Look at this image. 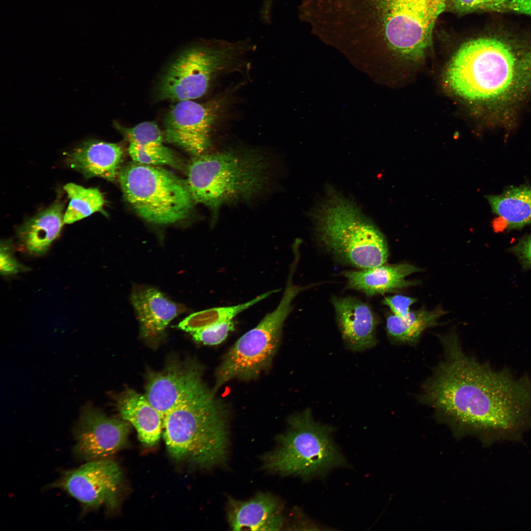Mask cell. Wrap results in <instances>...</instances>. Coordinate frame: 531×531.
Masks as SVG:
<instances>
[{
    "instance_id": "2",
    "label": "cell",
    "mask_w": 531,
    "mask_h": 531,
    "mask_svg": "<svg viewBox=\"0 0 531 531\" xmlns=\"http://www.w3.org/2000/svg\"><path fill=\"white\" fill-rule=\"evenodd\" d=\"M448 0H304L311 32L350 55L423 58Z\"/></svg>"
},
{
    "instance_id": "23",
    "label": "cell",
    "mask_w": 531,
    "mask_h": 531,
    "mask_svg": "<svg viewBox=\"0 0 531 531\" xmlns=\"http://www.w3.org/2000/svg\"><path fill=\"white\" fill-rule=\"evenodd\" d=\"M493 212L505 228L520 229L531 224V187H511L499 195L487 197Z\"/></svg>"
},
{
    "instance_id": "26",
    "label": "cell",
    "mask_w": 531,
    "mask_h": 531,
    "mask_svg": "<svg viewBox=\"0 0 531 531\" xmlns=\"http://www.w3.org/2000/svg\"><path fill=\"white\" fill-rule=\"evenodd\" d=\"M446 10L459 15L482 11L531 17V0H448Z\"/></svg>"
},
{
    "instance_id": "29",
    "label": "cell",
    "mask_w": 531,
    "mask_h": 531,
    "mask_svg": "<svg viewBox=\"0 0 531 531\" xmlns=\"http://www.w3.org/2000/svg\"><path fill=\"white\" fill-rule=\"evenodd\" d=\"M235 330L232 320L215 324L203 329L190 332L193 339L207 345H215L222 343L229 332Z\"/></svg>"
},
{
    "instance_id": "13",
    "label": "cell",
    "mask_w": 531,
    "mask_h": 531,
    "mask_svg": "<svg viewBox=\"0 0 531 531\" xmlns=\"http://www.w3.org/2000/svg\"><path fill=\"white\" fill-rule=\"evenodd\" d=\"M216 117L212 105L191 100L177 102L165 117L164 138L193 156L205 153L210 146Z\"/></svg>"
},
{
    "instance_id": "30",
    "label": "cell",
    "mask_w": 531,
    "mask_h": 531,
    "mask_svg": "<svg viewBox=\"0 0 531 531\" xmlns=\"http://www.w3.org/2000/svg\"><path fill=\"white\" fill-rule=\"evenodd\" d=\"M0 271L4 276L14 275L27 269L15 257L12 244L8 240H1L0 253Z\"/></svg>"
},
{
    "instance_id": "12",
    "label": "cell",
    "mask_w": 531,
    "mask_h": 531,
    "mask_svg": "<svg viewBox=\"0 0 531 531\" xmlns=\"http://www.w3.org/2000/svg\"><path fill=\"white\" fill-rule=\"evenodd\" d=\"M130 430L128 421L107 417L88 403L74 429V452L88 461L107 459L125 445Z\"/></svg>"
},
{
    "instance_id": "33",
    "label": "cell",
    "mask_w": 531,
    "mask_h": 531,
    "mask_svg": "<svg viewBox=\"0 0 531 531\" xmlns=\"http://www.w3.org/2000/svg\"><path fill=\"white\" fill-rule=\"evenodd\" d=\"M272 0H266L264 8V16H267L269 13V8Z\"/></svg>"
},
{
    "instance_id": "11",
    "label": "cell",
    "mask_w": 531,
    "mask_h": 531,
    "mask_svg": "<svg viewBox=\"0 0 531 531\" xmlns=\"http://www.w3.org/2000/svg\"><path fill=\"white\" fill-rule=\"evenodd\" d=\"M121 471L107 459L88 461L79 468L64 472L51 487L63 490L86 509L101 505L113 507L116 503Z\"/></svg>"
},
{
    "instance_id": "24",
    "label": "cell",
    "mask_w": 531,
    "mask_h": 531,
    "mask_svg": "<svg viewBox=\"0 0 531 531\" xmlns=\"http://www.w3.org/2000/svg\"><path fill=\"white\" fill-rule=\"evenodd\" d=\"M70 200L64 212V222L71 224L96 212L104 213V197L96 188H85L73 183L63 186Z\"/></svg>"
},
{
    "instance_id": "22",
    "label": "cell",
    "mask_w": 531,
    "mask_h": 531,
    "mask_svg": "<svg viewBox=\"0 0 531 531\" xmlns=\"http://www.w3.org/2000/svg\"><path fill=\"white\" fill-rule=\"evenodd\" d=\"M445 313L437 307L431 311L423 308L410 311L405 317L389 313L386 320L387 335L393 344L416 346L424 331L438 325L440 318Z\"/></svg>"
},
{
    "instance_id": "10",
    "label": "cell",
    "mask_w": 531,
    "mask_h": 531,
    "mask_svg": "<svg viewBox=\"0 0 531 531\" xmlns=\"http://www.w3.org/2000/svg\"><path fill=\"white\" fill-rule=\"evenodd\" d=\"M234 47L195 45L182 50L162 77L158 98L179 102L204 95L214 76L233 56Z\"/></svg>"
},
{
    "instance_id": "1",
    "label": "cell",
    "mask_w": 531,
    "mask_h": 531,
    "mask_svg": "<svg viewBox=\"0 0 531 531\" xmlns=\"http://www.w3.org/2000/svg\"><path fill=\"white\" fill-rule=\"evenodd\" d=\"M443 357L423 382L419 401L457 437L516 433L531 421V379L495 370L469 356L454 330L438 335Z\"/></svg>"
},
{
    "instance_id": "7",
    "label": "cell",
    "mask_w": 531,
    "mask_h": 531,
    "mask_svg": "<svg viewBox=\"0 0 531 531\" xmlns=\"http://www.w3.org/2000/svg\"><path fill=\"white\" fill-rule=\"evenodd\" d=\"M288 423L275 448L262 457L264 470L308 480L348 465L333 439V428L315 421L310 410L292 416Z\"/></svg>"
},
{
    "instance_id": "6",
    "label": "cell",
    "mask_w": 531,
    "mask_h": 531,
    "mask_svg": "<svg viewBox=\"0 0 531 531\" xmlns=\"http://www.w3.org/2000/svg\"><path fill=\"white\" fill-rule=\"evenodd\" d=\"M312 217L319 243L340 262L360 269L386 262L388 246L382 233L353 202L334 189H327Z\"/></svg>"
},
{
    "instance_id": "16",
    "label": "cell",
    "mask_w": 531,
    "mask_h": 531,
    "mask_svg": "<svg viewBox=\"0 0 531 531\" xmlns=\"http://www.w3.org/2000/svg\"><path fill=\"white\" fill-rule=\"evenodd\" d=\"M131 301L139 322L141 336L150 342L160 339L170 322L185 310L184 306L172 301L153 287L134 288Z\"/></svg>"
},
{
    "instance_id": "14",
    "label": "cell",
    "mask_w": 531,
    "mask_h": 531,
    "mask_svg": "<svg viewBox=\"0 0 531 531\" xmlns=\"http://www.w3.org/2000/svg\"><path fill=\"white\" fill-rule=\"evenodd\" d=\"M205 386L197 365L193 363H176L161 372L149 374L145 396L163 420L171 410Z\"/></svg>"
},
{
    "instance_id": "3",
    "label": "cell",
    "mask_w": 531,
    "mask_h": 531,
    "mask_svg": "<svg viewBox=\"0 0 531 531\" xmlns=\"http://www.w3.org/2000/svg\"><path fill=\"white\" fill-rule=\"evenodd\" d=\"M445 79L457 95L491 105L502 122L531 88V52L517 34L500 27L463 44Z\"/></svg>"
},
{
    "instance_id": "9",
    "label": "cell",
    "mask_w": 531,
    "mask_h": 531,
    "mask_svg": "<svg viewBox=\"0 0 531 531\" xmlns=\"http://www.w3.org/2000/svg\"><path fill=\"white\" fill-rule=\"evenodd\" d=\"M290 273L277 307L258 324L240 337L228 353L216 372L214 392L230 380L256 378L270 365L279 346L284 323L295 297L306 288L294 285Z\"/></svg>"
},
{
    "instance_id": "8",
    "label": "cell",
    "mask_w": 531,
    "mask_h": 531,
    "mask_svg": "<svg viewBox=\"0 0 531 531\" xmlns=\"http://www.w3.org/2000/svg\"><path fill=\"white\" fill-rule=\"evenodd\" d=\"M118 177L126 201L149 222L174 223L193 208L195 202L185 180L164 168L134 162L121 169Z\"/></svg>"
},
{
    "instance_id": "17",
    "label": "cell",
    "mask_w": 531,
    "mask_h": 531,
    "mask_svg": "<svg viewBox=\"0 0 531 531\" xmlns=\"http://www.w3.org/2000/svg\"><path fill=\"white\" fill-rule=\"evenodd\" d=\"M342 337L351 350L361 351L377 343V319L371 308L354 297H334L331 300Z\"/></svg>"
},
{
    "instance_id": "31",
    "label": "cell",
    "mask_w": 531,
    "mask_h": 531,
    "mask_svg": "<svg viewBox=\"0 0 531 531\" xmlns=\"http://www.w3.org/2000/svg\"><path fill=\"white\" fill-rule=\"evenodd\" d=\"M416 301L415 298L396 295L385 297L382 303L389 307L393 314L400 317H405L410 311V306Z\"/></svg>"
},
{
    "instance_id": "32",
    "label": "cell",
    "mask_w": 531,
    "mask_h": 531,
    "mask_svg": "<svg viewBox=\"0 0 531 531\" xmlns=\"http://www.w3.org/2000/svg\"><path fill=\"white\" fill-rule=\"evenodd\" d=\"M512 250L525 266L531 268V234L519 240Z\"/></svg>"
},
{
    "instance_id": "18",
    "label": "cell",
    "mask_w": 531,
    "mask_h": 531,
    "mask_svg": "<svg viewBox=\"0 0 531 531\" xmlns=\"http://www.w3.org/2000/svg\"><path fill=\"white\" fill-rule=\"evenodd\" d=\"M123 155L118 144L90 139L68 153L66 157L70 167L87 177L114 181L121 170Z\"/></svg>"
},
{
    "instance_id": "28",
    "label": "cell",
    "mask_w": 531,
    "mask_h": 531,
    "mask_svg": "<svg viewBox=\"0 0 531 531\" xmlns=\"http://www.w3.org/2000/svg\"><path fill=\"white\" fill-rule=\"evenodd\" d=\"M116 126L129 144L145 148L164 145L163 134L154 122L145 121L130 128L121 127L118 124Z\"/></svg>"
},
{
    "instance_id": "20",
    "label": "cell",
    "mask_w": 531,
    "mask_h": 531,
    "mask_svg": "<svg viewBox=\"0 0 531 531\" xmlns=\"http://www.w3.org/2000/svg\"><path fill=\"white\" fill-rule=\"evenodd\" d=\"M64 205L57 202L26 221L17 231L22 250L32 256H41L58 236L64 222Z\"/></svg>"
},
{
    "instance_id": "4",
    "label": "cell",
    "mask_w": 531,
    "mask_h": 531,
    "mask_svg": "<svg viewBox=\"0 0 531 531\" xmlns=\"http://www.w3.org/2000/svg\"><path fill=\"white\" fill-rule=\"evenodd\" d=\"M162 422L166 446L174 459L204 469L225 463L230 445L228 411L206 386L171 410Z\"/></svg>"
},
{
    "instance_id": "21",
    "label": "cell",
    "mask_w": 531,
    "mask_h": 531,
    "mask_svg": "<svg viewBox=\"0 0 531 531\" xmlns=\"http://www.w3.org/2000/svg\"><path fill=\"white\" fill-rule=\"evenodd\" d=\"M117 406L122 419L134 427L144 444L153 446L159 442L162 418L145 395L127 389L118 396Z\"/></svg>"
},
{
    "instance_id": "25",
    "label": "cell",
    "mask_w": 531,
    "mask_h": 531,
    "mask_svg": "<svg viewBox=\"0 0 531 531\" xmlns=\"http://www.w3.org/2000/svg\"><path fill=\"white\" fill-rule=\"evenodd\" d=\"M279 289L263 294L246 302L227 307H214L193 313L186 317L178 327L189 333L206 327L232 320L237 315L276 293Z\"/></svg>"
},
{
    "instance_id": "15",
    "label": "cell",
    "mask_w": 531,
    "mask_h": 531,
    "mask_svg": "<svg viewBox=\"0 0 531 531\" xmlns=\"http://www.w3.org/2000/svg\"><path fill=\"white\" fill-rule=\"evenodd\" d=\"M283 504L275 496L260 492L247 501L228 498L227 515L233 530L277 531L285 522Z\"/></svg>"
},
{
    "instance_id": "19",
    "label": "cell",
    "mask_w": 531,
    "mask_h": 531,
    "mask_svg": "<svg viewBox=\"0 0 531 531\" xmlns=\"http://www.w3.org/2000/svg\"><path fill=\"white\" fill-rule=\"evenodd\" d=\"M422 269L412 265L401 263L384 265L359 270L342 273L348 287L361 291L368 296L394 292L417 284V282L406 280L405 277Z\"/></svg>"
},
{
    "instance_id": "5",
    "label": "cell",
    "mask_w": 531,
    "mask_h": 531,
    "mask_svg": "<svg viewBox=\"0 0 531 531\" xmlns=\"http://www.w3.org/2000/svg\"><path fill=\"white\" fill-rule=\"evenodd\" d=\"M269 178L267 162L260 154L232 150L194 156L185 182L194 202L217 215L225 204L259 195Z\"/></svg>"
},
{
    "instance_id": "27",
    "label": "cell",
    "mask_w": 531,
    "mask_h": 531,
    "mask_svg": "<svg viewBox=\"0 0 531 531\" xmlns=\"http://www.w3.org/2000/svg\"><path fill=\"white\" fill-rule=\"evenodd\" d=\"M128 152L134 162L140 164L152 166L167 165L173 167H177L179 165L174 152L164 145L145 148L129 144Z\"/></svg>"
}]
</instances>
